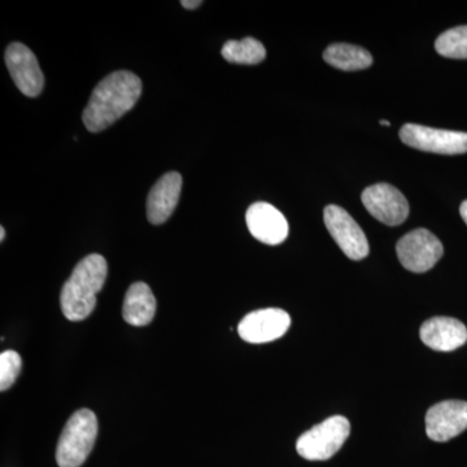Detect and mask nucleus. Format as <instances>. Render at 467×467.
Listing matches in <instances>:
<instances>
[{
    "instance_id": "10",
    "label": "nucleus",
    "mask_w": 467,
    "mask_h": 467,
    "mask_svg": "<svg viewBox=\"0 0 467 467\" xmlns=\"http://www.w3.org/2000/svg\"><path fill=\"white\" fill-rule=\"evenodd\" d=\"M290 315L278 308L256 310L245 316L238 326L239 337L244 342L263 344L279 339L290 328Z\"/></svg>"
},
{
    "instance_id": "5",
    "label": "nucleus",
    "mask_w": 467,
    "mask_h": 467,
    "mask_svg": "<svg viewBox=\"0 0 467 467\" xmlns=\"http://www.w3.org/2000/svg\"><path fill=\"white\" fill-rule=\"evenodd\" d=\"M399 261L409 272L426 273L436 265L444 254L438 238L426 229H417L402 236L396 245Z\"/></svg>"
},
{
    "instance_id": "1",
    "label": "nucleus",
    "mask_w": 467,
    "mask_h": 467,
    "mask_svg": "<svg viewBox=\"0 0 467 467\" xmlns=\"http://www.w3.org/2000/svg\"><path fill=\"white\" fill-rule=\"evenodd\" d=\"M142 95V81L128 70H119L103 79L92 91L84 110V124L91 133L106 130L133 109Z\"/></svg>"
},
{
    "instance_id": "3",
    "label": "nucleus",
    "mask_w": 467,
    "mask_h": 467,
    "mask_svg": "<svg viewBox=\"0 0 467 467\" xmlns=\"http://www.w3.org/2000/svg\"><path fill=\"white\" fill-rule=\"evenodd\" d=\"M98 418L88 409L77 410L67 420L57 448V462L60 467H81L90 456L98 436Z\"/></svg>"
},
{
    "instance_id": "22",
    "label": "nucleus",
    "mask_w": 467,
    "mask_h": 467,
    "mask_svg": "<svg viewBox=\"0 0 467 467\" xmlns=\"http://www.w3.org/2000/svg\"><path fill=\"white\" fill-rule=\"evenodd\" d=\"M5 227H0V241H5Z\"/></svg>"
},
{
    "instance_id": "14",
    "label": "nucleus",
    "mask_w": 467,
    "mask_h": 467,
    "mask_svg": "<svg viewBox=\"0 0 467 467\" xmlns=\"http://www.w3.org/2000/svg\"><path fill=\"white\" fill-rule=\"evenodd\" d=\"M420 339L429 348L438 352H451L467 342V328L462 322L451 317L427 319L420 326Z\"/></svg>"
},
{
    "instance_id": "8",
    "label": "nucleus",
    "mask_w": 467,
    "mask_h": 467,
    "mask_svg": "<svg viewBox=\"0 0 467 467\" xmlns=\"http://www.w3.org/2000/svg\"><path fill=\"white\" fill-rule=\"evenodd\" d=\"M362 202L368 213L387 226H399L409 216L407 198L389 183H378L362 192Z\"/></svg>"
},
{
    "instance_id": "12",
    "label": "nucleus",
    "mask_w": 467,
    "mask_h": 467,
    "mask_svg": "<svg viewBox=\"0 0 467 467\" xmlns=\"http://www.w3.org/2000/svg\"><path fill=\"white\" fill-rule=\"evenodd\" d=\"M248 230L254 239L267 245H278L288 236V223L284 214L269 202H254L245 214Z\"/></svg>"
},
{
    "instance_id": "18",
    "label": "nucleus",
    "mask_w": 467,
    "mask_h": 467,
    "mask_svg": "<svg viewBox=\"0 0 467 467\" xmlns=\"http://www.w3.org/2000/svg\"><path fill=\"white\" fill-rule=\"evenodd\" d=\"M436 52L442 57L467 58V26H457L439 36Z\"/></svg>"
},
{
    "instance_id": "17",
    "label": "nucleus",
    "mask_w": 467,
    "mask_h": 467,
    "mask_svg": "<svg viewBox=\"0 0 467 467\" xmlns=\"http://www.w3.org/2000/svg\"><path fill=\"white\" fill-rule=\"evenodd\" d=\"M221 54L229 63L244 64V66H256L266 57V50L263 43L251 36L242 41L226 42Z\"/></svg>"
},
{
    "instance_id": "9",
    "label": "nucleus",
    "mask_w": 467,
    "mask_h": 467,
    "mask_svg": "<svg viewBox=\"0 0 467 467\" xmlns=\"http://www.w3.org/2000/svg\"><path fill=\"white\" fill-rule=\"evenodd\" d=\"M5 64L18 90L29 98L41 94L45 76L36 55L23 43H12L5 50Z\"/></svg>"
},
{
    "instance_id": "11",
    "label": "nucleus",
    "mask_w": 467,
    "mask_h": 467,
    "mask_svg": "<svg viewBox=\"0 0 467 467\" xmlns=\"http://www.w3.org/2000/svg\"><path fill=\"white\" fill-rule=\"evenodd\" d=\"M467 429V401L447 400L430 408L426 414V434L431 441L445 442Z\"/></svg>"
},
{
    "instance_id": "21",
    "label": "nucleus",
    "mask_w": 467,
    "mask_h": 467,
    "mask_svg": "<svg viewBox=\"0 0 467 467\" xmlns=\"http://www.w3.org/2000/svg\"><path fill=\"white\" fill-rule=\"evenodd\" d=\"M460 213L461 217H462V220L465 221V223L467 225V201L463 202L462 204H461Z\"/></svg>"
},
{
    "instance_id": "7",
    "label": "nucleus",
    "mask_w": 467,
    "mask_h": 467,
    "mask_svg": "<svg viewBox=\"0 0 467 467\" xmlns=\"http://www.w3.org/2000/svg\"><path fill=\"white\" fill-rule=\"evenodd\" d=\"M324 220L328 233L348 259L358 261L368 256L370 247L367 235L348 212L337 205H327Z\"/></svg>"
},
{
    "instance_id": "16",
    "label": "nucleus",
    "mask_w": 467,
    "mask_h": 467,
    "mask_svg": "<svg viewBox=\"0 0 467 467\" xmlns=\"http://www.w3.org/2000/svg\"><path fill=\"white\" fill-rule=\"evenodd\" d=\"M326 63L337 69L346 72L367 69L373 64V57L370 52L359 46L348 45V43H335L328 46L324 52Z\"/></svg>"
},
{
    "instance_id": "19",
    "label": "nucleus",
    "mask_w": 467,
    "mask_h": 467,
    "mask_svg": "<svg viewBox=\"0 0 467 467\" xmlns=\"http://www.w3.org/2000/svg\"><path fill=\"white\" fill-rule=\"evenodd\" d=\"M23 368V359L16 350H5L0 355V391H7L16 382Z\"/></svg>"
},
{
    "instance_id": "4",
    "label": "nucleus",
    "mask_w": 467,
    "mask_h": 467,
    "mask_svg": "<svg viewBox=\"0 0 467 467\" xmlns=\"http://www.w3.org/2000/svg\"><path fill=\"white\" fill-rule=\"evenodd\" d=\"M349 434V420L346 417L327 418L300 436L296 442L297 453L308 461L331 459L343 447Z\"/></svg>"
},
{
    "instance_id": "15",
    "label": "nucleus",
    "mask_w": 467,
    "mask_h": 467,
    "mask_svg": "<svg viewBox=\"0 0 467 467\" xmlns=\"http://www.w3.org/2000/svg\"><path fill=\"white\" fill-rule=\"evenodd\" d=\"M156 299L152 291L143 282H137L129 287L125 295L122 317L129 325L142 327L150 325L155 317Z\"/></svg>"
},
{
    "instance_id": "13",
    "label": "nucleus",
    "mask_w": 467,
    "mask_h": 467,
    "mask_svg": "<svg viewBox=\"0 0 467 467\" xmlns=\"http://www.w3.org/2000/svg\"><path fill=\"white\" fill-rule=\"evenodd\" d=\"M182 190V177L177 171L162 175L147 198V217L153 225L167 223L173 214Z\"/></svg>"
},
{
    "instance_id": "23",
    "label": "nucleus",
    "mask_w": 467,
    "mask_h": 467,
    "mask_svg": "<svg viewBox=\"0 0 467 467\" xmlns=\"http://www.w3.org/2000/svg\"><path fill=\"white\" fill-rule=\"evenodd\" d=\"M380 125L389 126L391 122L386 121V119H380Z\"/></svg>"
},
{
    "instance_id": "2",
    "label": "nucleus",
    "mask_w": 467,
    "mask_h": 467,
    "mask_svg": "<svg viewBox=\"0 0 467 467\" xmlns=\"http://www.w3.org/2000/svg\"><path fill=\"white\" fill-rule=\"evenodd\" d=\"M107 275L109 265L101 254H88L77 264L60 295L61 310L69 321H84L91 315Z\"/></svg>"
},
{
    "instance_id": "20",
    "label": "nucleus",
    "mask_w": 467,
    "mask_h": 467,
    "mask_svg": "<svg viewBox=\"0 0 467 467\" xmlns=\"http://www.w3.org/2000/svg\"><path fill=\"white\" fill-rule=\"evenodd\" d=\"M202 0H196V2H189V0H183V2H181V5H182V7L187 9H195L198 8L199 5H202Z\"/></svg>"
},
{
    "instance_id": "6",
    "label": "nucleus",
    "mask_w": 467,
    "mask_h": 467,
    "mask_svg": "<svg viewBox=\"0 0 467 467\" xmlns=\"http://www.w3.org/2000/svg\"><path fill=\"white\" fill-rule=\"evenodd\" d=\"M402 143L423 152L462 155L467 152V133L407 124L400 130Z\"/></svg>"
}]
</instances>
